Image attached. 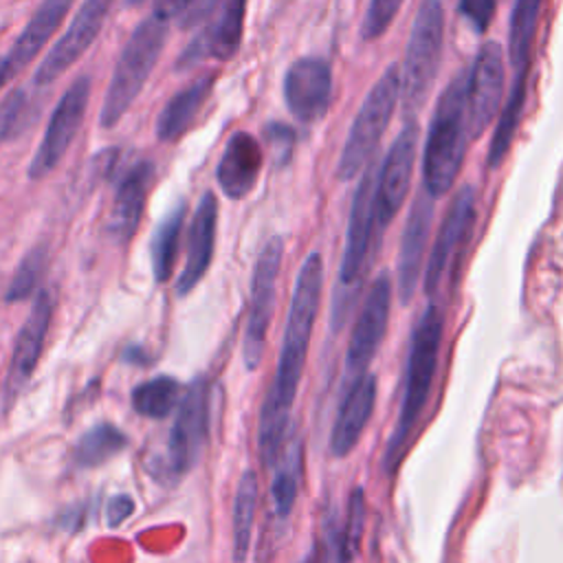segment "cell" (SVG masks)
Returning a JSON list of instances; mask_svg holds the SVG:
<instances>
[{
    "mask_svg": "<svg viewBox=\"0 0 563 563\" xmlns=\"http://www.w3.org/2000/svg\"><path fill=\"white\" fill-rule=\"evenodd\" d=\"M376 169L378 165L372 161L363 172L356 185L350 220L345 231V246L339 266V282L332 301V328H341L345 321L350 306L358 292V284L367 264V255L372 249V240L376 233V213H374V189H376Z\"/></svg>",
    "mask_w": 563,
    "mask_h": 563,
    "instance_id": "52a82bcc",
    "label": "cell"
},
{
    "mask_svg": "<svg viewBox=\"0 0 563 563\" xmlns=\"http://www.w3.org/2000/svg\"><path fill=\"white\" fill-rule=\"evenodd\" d=\"M282 255H284V240L279 235H273L262 246L253 266L251 303H249V317H246V330H244V343H242V358L246 369H255L264 356L268 323H271L273 303H275V286L282 268Z\"/></svg>",
    "mask_w": 563,
    "mask_h": 563,
    "instance_id": "9c48e42d",
    "label": "cell"
},
{
    "mask_svg": "<svg viewBox=\"0 0 563 563\" xmlns=\"http://www.w3.org/2000/svg\"><path fill=\"white\" fill-rule=\"evenodd\" d=\"M303 475V444L301 438L295 435L292 440L286 438L282 453L273 464V479H271V506L277 521H286L295 508L299 486Z\"/></svg>",
    "mask_w": 563,
    "mask_h": 563,
    "instance_id": "484cf974",
    "label": "cell"
},
{
    "mask_svg": "<svg viewBox=\"0 0 563 563\" xmlns=\"http://www.w3.org/2000/svg\"><path fill=\"white\" fill-rule=\"evenodd\" d=\"M46 266V249L44 246H33L29 253H24L22 262L18 264L9 288H7V301L15 303L26 299L40 284L42 273Z\"/></svg>",
    "mask_w": 563,
    "mask_h": 563,
    "instance_id": "d6a6232c",
    "label": "cell"
},
{
    "mask_svg": "<svg viewBox=\"0 0 563 563\" xmlns=\"http://www.w3.org/2000/svg\"><path fill=\"white\" fill-rule=\"evenodd\" d=\"M444 46V7L442 0H422L409 33L405 59L400 66V108L407 121L427 103L442 62Z\"/></svg>",
    "mask_w": 563,
    "mask_h": 563,
    "instance_id": "5b68a950",
    "label": "cell"
},
{
    "mask_svg": "<svg viewBox=\"0 0 563 563\" xmlns=\"http://www.w3.org/2000/svg\"><path fill=\"white\" fill-rule=\"evenodd\" d=\"M471 143L466 110V73L451 77L433 108L424 150H422V189L435 200L449 194L462 172L466 147Z\"/></svg>",
    "mask_w": 563,
    "mask_h": 563,
    "instance_id": "7a4b0ae2",
    "label": "cell"
},
{
    "mask_svg": "<svg viewBox=\"0 0 563 563\" xmlns=\"http://www.w3.org/2000/svg\"><path fill=\"white\" fill-rule=\"evenodd\" d=\"M110 4H112V0H84L81 2L75 18L62 33V37L51 46L46 57L40 62V66L33 75V86H37V88L51 86L90 48V44L97 40V35L103 29Z\"/></svg>",
    "mask_w": 563,
    "mask_h": 563,
    "instance_id": "9a60e30c",
    "label": "cell"
},
{
    "mask_svg": "<svg viewBox=\"0 0 563 563\" xmlns=\"http://www.w3.org/2000/svg\"><path fill=\"white\" fill-rule=\"evenodd\" d=\"M167 18L152 11L130 33L128 42L119 53L103 97L99 117L103 128H114L141 95L167 42Z\"/></svg>",
    "mask_w": 563,
    "mask_h": 563,
    "instance_id": "277c9868",
    "label": "cell"
},
{
    "mask_svg": "<svg viewBox=\"0 0 563 563\" xmlns=\"http://www.w3.org/2000/svg\"><path fill=\"white\" fill-rule=\"evenodd\" d=\"M257 495V475L253 468H246L238 479L233 497V563H246L249 559Z\"/></svg>",
    "mask_w": 563,
    "mask_h": 563,
    "instance_id": "83f0119b",
    "label": "cell"
},
{
    "mask_svg": "<svg viewBox=\"0 0 563 563\" xmlns=\"http://www.w3.org/2000/svg\"><path fill=\"white\" fill-rule=\"evenodd\" d=\"M431 220H433V198L424 189H420V194L416 196L409 209V216L402 229L400 251H398L396 279H398V297L402 303L409 301L418 288Z\"/></svg>",
    "mask_w": 563,
    "mask_h": 563,
    "instance_id": "d6986e66",
    "label": "cell"
},
{
    "mask_svg": "<svg viewBox=\"0 0 563 563\" xmlns=\"http://www.w3.org/2000/svg\"><path fill=\"white\" fill-rule=\"evenodd\" d=\"M209 380L205 376H198L185 389L176 407V418L167 438V451L163 455V471L167 477H183L196 466L209 433Z\"/></svg>",
    "mask_w": 563,
    "mask_h": 563,
    "instance_id": "ba28073f",
    "label": "cell"
},
{
    "mask_svg": "<svg viewBox=\"0 0 563 563\" xmlns=\"http://www.w3.org/2000/svg\"><path fill=\"white\" fill-rule=\"evenodd\" d=\"M506 81L504 66V48L495 40H486L466 73V110H468V128L471 141H477L490 121L501 110Z\"/></svg>",
    "mask_w": 563,
    "mask_h": 563,
    "instance_id": "4fadbf2b",
    "label": "cell"
},
{
    "mask_svg": "<svg viewBox=\"0 0 563 563\" xmlns=\"http://www.w3.org/2000/svg\"><path fill=\"white\" fill-rule=\"evenodd\" d=\"M284 101L299 123H317L332 101V70L321 57H299L284 75Z\"/></svg>",
    "mask_w": 563,
    "mask_h": 563,
    "instance_id": "e0dca14e",
    "label": "cell"
},
{
    "mask_svg": "<svg viewBox=\"0 0 563 563\" xmlns=\"http://www.w3.org/2000/svg\"><path fill=\"white\" fill-rule=\"evenodd\" d=\"M185 202H178L156 227L152 244H150V257H152V273L158 284L167 282L174 273V264L180 249V235L185 229Z\"/></svg>",
    "mask_w": 563,
    "mask_h": 563,
    "instance_id": "f1b7e54d",
    "label": "cell"
},
{
    "mask_svg": "<svg viewBox=\"0 0 563 563\" xmlns=\"http://www.w3.org/2000/svg\"><path fill=\"white\" fill-rule=\"evenodd\" d=\"M376 405V376L361 374L352 383L345 385V394L341 398L332 433H330V453L334 457H345L358 444L372 411Z\"/></svg>",
    "mask_w": 563,
    "mask_h": 563,
    "instance_id": "ffe728a7",
    "label": "cell"
},
{
    "mask_svg": "<svg viewBox=\"0 0 563 563\" xmlns=\"http://www.w3.org/2000/svg\"><path fill=\"white\" fill-rule=\"evenodd\" d=\"M405 0H369L363 24H361V37L365 42L378 40L398 15Z\"/></svg>",
    "mask_w": 563,
    "mask_h": 563,
    "instance_id": "e575fe53",
    "label": "cell"
},
{
    "mask_svg": "<svg viewBox=\"0 0 563 563\" xmlns=\"http://www.w3.org/2000/svg\"><path fill=\"white\" fill-rule=\"evenodd\" d=\"M400 103V66L389 64L376 84L365 95L350 132L345 136L339 163L336 178L352 180L356 178L372 161L374 152Z\"/></svg>",
    "mask_w": 563,
    "mask_h": 563,
    "instance_id": "8992f818",
    "label": "cell"
},
{
    "mask_svg": "<svg viewBox=\"0 0 563 563\" xmlns=\"http://www.w3.org/2000/svg\"><path fill=\"white\" fill-rule=\"evenodd\" d=\"M216 227H218V200L211 191H205L198 200L189 224L187 257L183 273L176 282V292L183 297L194 290V286L207 275L216 249Z\"/></svg>",
    "mask_w": 563,
    "mask_h": 563,
    "instance_id": "7402d4cb",
    "label": "cell"
},
{
    "mask_svg": "<svg viewBox=\"0 0 563 563\" xmlns=\"http://www.w3.org/2000/svg\"><path fill=\"white\" fill-rule=\"evenodd\" d=\"M317 548V563H352L354 559L347 554L343 543L341 523L336 515L330 510L321 523V539L314 543Z\"/></svg>",
    "mask_w": 563,
    "mask_h": 563,
    "instance_id": "836d02e7",
    "label": "cell"
},
{
    "mask_svg": "<svg viewBox=\"0 0 563 563\" xmlns=\"http://www.w3.org/2000/svg\"><path fill=\"white\" fill-rule=\"evenodd\" d=\"M26 110V99L22 90L11 92L0 103V136H11L22 128V114Z\"/></svg>",
    "mask_w": 563,
    "mask_h": 563,
    "instance_id": "8d00e7d4",
    "label": "cell"
},
{
    "mask_svg": "<svg viewBox=\"0 0 563 563\" xmlns=\"http://www.w3.org/2000/svg\"><path fill=\"white\" fill-rule=\"evenodd\" d=\"M363 526H365V495H363V488H354L350 499H347L345 519L341 523L343 543H345V550L352 559L358 552L361 537H363Z\"/></svg>",
    "mask_w": 563,
    "mask_h": 563,
    "instance_id": "d590c367",
    "label": "cell"
},
{
    "mask_svg": "<svg viewBox=\"0 0 563 563\" xmlns=\"http://www.w3.org/2000/svg\"><path fill=\"white\" fill-rule=\"evenodd\" d=\"M323 290V262L314 251L310 253L295 279V290L284 325L277 369L262 402L260 422H257V446L262 462L273 466L282 446L288 438L290 411L295 405V396L303 376L306 354L312 336V328L319 314Z\"/></svg>",
    "mask_w": 563,
    "mask_h": 563,
    "instance_id": "6da1fadb",
    "label": "cell"
},
{
    "mask_svg": "<svg viewBox=\"0 0 563 563\" xmlns=\"http://www.w3.org/2000/svg\"><path fill=\"white\" fill-rule=\"evenodd\" d=\"M134 512V499L130 495H114L106 506V521L110 528H119Z\"/></svg>",
    "mask_w": 563,
    "mask_h": 563,
    "instance_id": "ab89813d",
    "label": "cell"
},
{
    "mask_svg": "<svg viewBox=\"0 0 563 563\" xmlns=\"http://www.w3.org/2000/svg\"><path fill=\"white\" fill-rule=\"evenodd\" d=\"M266 136H268V143L275 152V158L279 165L288 163L290 154H292V143H295V132L288 128V125H282V123H273L266 128Z\"/></svg>",
    "mask_w": 563,
    "mask_h": 563,
    "instance_id": "f35d334b",
    "label": "cell"
},
{
    "mask_svg": "<svg viewBox=\"0 0 563 563\" xmlns=\"http://www.w3.org/2000/svg\"><path fill=\"white\" fill-rule=\"evenodd\" d=\"M9 81V75H7V68H4V59L0 57V88Z\"/></svg>",
    "mask_w": 563,
    "mask_h": 563,
    "instance_id": "b9f144b4",
    "label": "cell"
},
{
    "mask_svg": "<svg viewBox=\"0 0 563 563\" xmlns=\"http://www.w3.org/2000/svg\"><path fill=\"white\" fill-rule=\"evenodd\" d=\"M196 2L198 0H154V9L152 11L161 13L167 20H174V18H183L189 11H194Z\"/></svg>",
    "mask_w": 563,
    "mask_h": 563,
    "instance_id": "60d3db41",
    "label": "cell"
},
{
    "mask_svg": "<svg viewBox=\"0 0 563 563\" xmlns=\"http://www.w3.org/2000/svg\"><path fill=\"white\" fill-rule=\"evenodd\" d=\"M180 383L174 376H156L136 385L130 394V402L136 413L154 420L167 418L180 402Z\"/></svg>",
    "mask_w": 563,
    "mask_h": 563,
    "instance_id": "1f68e13d",
    "label": "cell"
},
{
    "mask_svg": "<svg viewBox=\"0 0 563 563\" xmlns=\"http://www.w3.org/2000/svg\"><path fill=\"white\" fill-rule=\"evenodd\" d=\"M216 75H200L191 84H187L183 90H178L158 112L156 117V136L165 143L178 141L196 121L198 112L202 110L205 101L211 95Z\"/></svg>",
    "mask_w": 563,
    "mask_h": 563,
    "instance_id": "d4e9b609",
    "label": "cell"
},
{
    "mask_svg": "<svg viewBox=\"0 0 563 563\" xmlns=\"http://www.w3.org/2000/svg\"><path fill=\"white\" fill-rule=\"evenodd\" d=\"M420 128L416 121H407L398 136L391 141L385 158L376 169V189H374V213H376V233L380 235L385 227L400 211L416 165Z\"/></svg>",
    "mask_w": 563,
    "mask_h": 563,
    "instance_id": "30bf717a",
    "label": "cell"
},
{
    "mask_svg": "<svg viewBox=\"0 0 563 563\" xmlns=\"http://www.w3.org/2000/svg\"><path fill=\"white\" fill-rule=\"evenodd\" d=\"M389 306H391V279L387 273H380L372 282L350 334V343L345 352V385L367 372V365L372 363L374 354L378 352L385 339L387 323H389Z\"/></svg>",
    "mask_w": 563,
    "mask_h": 563,
    "instance_id": "5bb4252c",
    "label": "cell"
},
{
    "mask_svg": "<svg viewBox=\"0 0 563 563\" xmlns=\"http://www.w3.org/2000/svg\"><path fill=\"white\" fill-rule=\"evenodd\" d=\"M128 444V435L110 424V422H99L90 427L75 444L73 451V462L79 468H95L108 462L110 457L119 455Z\"/></svg>",
    "mask_w": 563,
    "mask_h": 563,
    "instance_id": "4dcf8cb0",
    "label": "cell"
},
{
    "mask_svg": "<svg viewBox=\"0 0 563 563\" xmlns=\"http://www.w3.org/2000/svg\"><path fill=\"white\" fill-rule=\"evenodd\" d=\"M88 99H90V79L88 77H79L75 79L66 92L62 95V99L57 101L46 132L31 158L29 165V178L31 180H40L44 176H48L59 161L64 158V154L68 152L75 134L79 132L86 110H88Z\"/></svg>",
    "mask_w": 563,
    "mask_h": 563,
    "instance_id": "8fae6325",
    "label": "cell"
},
{
    "mask_svg": "<svg viewBox=\"0 0 563 563\" xmlns=\"http://www.w3.org/2000/svg\"><path fill=\"white\" fill-rule=\"evenodd\" d=\"M152 178H154V165L150 161H139L119 180L110 218H108V233L117 242H128L130 238H134L139 222L143 218Z\"/></svg>",
    "mask_w": 563,
    "mask_h": 563,
    "instance_id": "603a6c76",
    "label": "cell"
},
{
    "mask_svg": "<svg viewBox=\"0 0 563 563\" xmlns=\"http://www.w3.org/2000/svg\"><path fill=\"white\" fill-rule=\"evenodd\" d=\"M264 152L260 141L249 132H233L216 167V180L231 200L246 198L262 172Z\"/></svg>",
    "mask_w": 563,
    "mask_h": 563,
    "instance_id": "44dd1931",
    "label": "cell"
},
{
    "mask_svg": "<svg viewBox=\"0 0 563 563\" xmlns=\"http://www.w3.org/2000/svg\"><path fill=\"white\" fill-rule=\"evenodd\" d=\"M53 310H55V295L51 288H42L37 290L31 310L15 336L13 343V352H11V361H9V369H7V378H4V387H2V407L4 411H9L13 407V402L18 400V396L22 394V389L29 385L42 347H44V339L48 334V325L53 319Z\"/></svg>",
    "mask_w": 563,
    "mask_h": 563,
    "instance_id": "7c38bea8",
    "label": "cell"
},
{
    "mask_svg": "<svg viewBox=\"0 0 563 563\" xmlns=\"http://www.w3.org/2000/svg\"><path fill=\"white\" fill-rule=\"evenodd\" d=\"M495 9H497V0H460V4H457L460 15L477 33H486V29L490 26V20L495 15Z\"/></svg>",
    "mask_w": 563,
    "mask_h": 563,
    "instance_id": "74e56055",
    "label": "cell"
},
{
    "mask_svg": "<svg viewBox=\"0 0 563 563\" xmlns=\"http://www.w3.org/2000/svg\"><path fill=\"white\" fill-rule=\"evenodd\" d=\"M475 222V189L471 185H462L453 200L449 202L444 218L440 222L438 235L433 240V246L429 251L427 268H424V292L433 295L446 273V268L453 264L455 253L471 235Z\"/></svg>",
    "mask_w": 563,
    "mask_h": 563,
    "instance_id": "ac0fdd59",
    "label": "cell"
},
{
    "mask_svg": "<svg viewBox=\"0 0 563 563\" xmlns=\"http://www.w3.org/2000/svg\"><path fill=\"white\" fill-rule=\"evenodd\" d=\"M75 0H44L31 15L22 33L15 37L13 46L2 55L9 79H13L26 64H31L44 44L55 35L64 18L68 15Z\"/></svg>",
    "mask_w": 563,
    "mask_h": 563,
    "instance_id": "cb8c5ba5",
    "label": "cell"
},
{
    "mask_svg": "<svg viewBox=\"0 0 563 563\" xmlns=\"http://www.w3.org/2000/svg\"><path fill=\"white\" fill-rule=\"evenodd\" d=\"M442 310L438 306H427L420 317L416 319V325L409 336V350L405 361V383H402V396L398 407V418L394 424V431L385 444V457L383 468L391 473L402 451L409 442V435L413 427L420 420V413L429 400L433 378L438 372V358H440V345H442Z\"/></svg>",
    "mask_w": 563,
    "mask_h": 563,
    "instance_id": "3957f363",
    "label": "cell"
},
{
    "mask_svg": "<svg viewBox=\"0 0 563 563\" xmlns=\"http://www.w3.org/2000/svg\"><path fill=\"white\" fill-rule=\"evenodd\" d=\"M526 97H528V77H515L510 81L508 99L499 110V121L493 132V141H490V150H488V158H486L488 167H497L504 161V156L508 154L515 132L519 128L521 114H523Z\"/></svg>",
    "mask_w": 563,
    "mask_h": 563,
    "instance_id": "f546056e",
    "label": "cell"
},
{
    "mask_svg": "<svg viewBox=\"0 0 563 563\" xmlns=\"http://www.w3.org/2000/svg\"><path fill=\"white\" fill-rule=\"evenodd\" d=\"M246 2L249 0H209L202 11L205 29L183 51L178 66H191L207 57L229 62L242 44Z\"/></svg>",
    "mask_w": 563,
    "mask_h": 563,
    "instance_id": "2e32d148",
    "label": "cell"
},
{
    "mask_svg": "<svg viewBox=\"0 0 563 563\" xmlns=\"http://www.w3.org/2000/svg\"><path fill=\"white\" fill-rule=\"evenodd\" d=\"M543 0H515L508 24V59L515 77L530 75L532 44L539 26Z\"/></svg>",
    "mask_w": 563,
    "mask_h": 563,
    "instance_id": "4316f807",
    "label": "cell"
}]
</instances>
